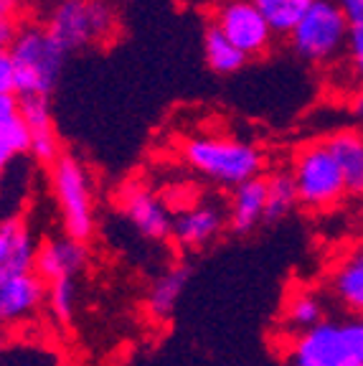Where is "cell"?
Returning <instances> with one entry per match:
<instances>
[{
  "mask_svg": "<svg viewBox=\"0 0 363 366\" xmlns=\"http://www.w3.org/2000/svg\"><path fill=\"white\" fill-rule=\"evenodd\" d=\"M284 366H363V315L323 318L292 333L282 351Z\"/></svg>",
  "mask_w": 363,
  "mask_h": 366,
  "instance_id": "cell-1",
  "label": "cell"
},
{
  "mask_svg": "<svg viewBox=\"0 0 363 366\" xmlns=\"http://www.w3.org/2000/svg\"><path fill=\"white\" fill-rule=\"evenodd\" d=\"M188 168L219 186H239L264 173L267 158L254 143L232 135H191L181 145Z\"/></svg>",
  "mask_w": 363,
  "mask_h": 366,
  "instance_id": "cell-2",
  "label": "cell"
},
{
  "mask_svg": "<svg viewBox=\"0 0 363 366\" xmlns=\"http://www.w3.org/2000/svg\"><path fill=\"white\" fill-rule=\"evenodd\" d=\"M44 26L71 54L107 46L119 31V16L112 0H49Z\"/></svg>",
  "mask_w": 363,
  "mask_h": 366,
  "instance_id": "cell-3",
  "label": "cell"
},
{
  "mask_svg": "<svg viewBox=\"0 0 363 366\" xmlns=\"http://www.w3.org/2000/svg\"><path fill=\"white\" fill-rule=\"evenodd\" d=\"M16 66V94L49 97L61 79L66 49L51 36L44 23H23L18 26L11 46H8Z\"/></svg>",
  "mask_w": 363,
  "mask_h": 366,
  "instance_id": "cell-4",
  "label": "cell"
},
{
  "mask_svg": "<svg viewBox=\"0 0 363 366\" xmlns=\"http://www.w3.org/2000/svg\"><path fill=\"white\" fill-rule=\"evenodd\" d=\"M351 23L335 0H315L305 16L287 34V44L297 59L312 66H333L346 56Z\"/></svg>",
  "mask_w": 363,
  "mask_h": 366,
  "instance_id": "cell-5",
  "label": "cell"
},
{
  "mask_svg": "<svg viewBox=\"0 0 363 366\" xmlns=\"http://www.w3.org/2000/svg\"><path fill=\"white\" fill-rule=\"evenodd\" d=\"M49 186L61 217L64 234L89 242L96 227L94 189L86 166L76 155L61 153L49 166Z\"/></svg>",
  "mask_w": 363,
  "mask_h": 366,
  "instance_id": "cell-6",
  "label": "cell"
},
{
  "mask_svg": "<svg viewBox=\"0 0 363 366\" xmlns=\"http://www.w3.org/2000/svg\"><path fill=\"white\" fill-rule=\"evenodd\" d=\"M289 173L295 178L300 206L312 212L333 209L343 196H348L343 171L330 153L325 137L300 145L289 160Z\"/></svg>",
  "mask_w": 363,
  "mask_h": 366,
  "instance_id": "cell-7",
  "label": "cell"
},
{
  "mask_svg": "<svg viewBox=\"0 0 363 366\" xmlns=\"http://www.w3.org/2000/svg\"><path fill=\"white\" fill-rule=\"evenodd\" d=\"M211 23L219 26L239 51L247 54V59H262L269 54L277 39L269 21L252 0H216Z\"/></svg>",
  "mask_w": 363,
  "mask_h": 366,
  "instance_id": "cell-8",
  "label": "cell"
},
{
  "mask_svg": "<svg viewBox=\"0 0 363 366\" xmlns=\"http://www.w3.org/2000/svg\"><path fill=\"white\" fill-rule=\"evenodd\" d=\"M119 209L127 217V222L140 232L145 239L165 242L171 239L173 214L163 204L160 196H155L145 183H127L119 191Z\"/></svg>",
  "mask_w": 363,
  "mask_h": 366,
  "instance_id": "cell-9",
  "label": "cell"
},
{
  "mask_svg": "<svg viewBox=\"0 0 363 366\" xmlns=\"http://www.w3.org/2000/svg\"><path fill=\"white\" fill-rule=\"evenodd\" d=\"M229 227L227 212L216 204H193L173 217L171 239L183 249H204Z\"/></svg>",
  "mask_w": 363,
  "mask_h": 366,
  "instance_id": "cell-10",
  "label": "cell"
},
{
  "mask_svg": "<svg viewBox=\"0 0 363 366\" xmlns=\"http://www.w3.org/2000/svg\"><path fill=\"white\" fill-rule=\"evenodd\" d=\"M46 303V280L36 269L0 280V326L31 318Z\"/></svg>",
  "mask_w": 363,
  "mask_h": 366,
  "instance_id": "cell-11",
  "label": "cell"
},
{
  "mask_svg": "<svg viewBox=\"0 0 363 366\" xmlns=\"http://www.w3.org/2000/svg\"><path fill=\"white\" fill-rule=\"evenodd\" d=\"M86 262H89L86 242L74 239L69 234H56L39 244L34 269L46 282H54L61 277H76L79 272H84Z\"/></svg>",
  "mask_w": 363,
  "mask_h": 366,
  "instance_id": "cell-12",
  "label": "cell"
},
{
  "mask_svg": "<svg viewBox=\"0 0 363 366\" xmlns=\"http://www.w3.org/2000/svg\"><path fill=\"white\" fill-rule=\"evenodd\" d=\"M18 99H21V114L31 137L29 153L34 155V160H39L41 166H51L54 160L61 155V140H59L56 127H54L51 102H49V97H41V94Z\"/></svg>",
  "mask_w": 363,
  "mask_h": 366,
  "instance_id": "cell-13",
  "label": "cell"
},
{
  "mask_svg": "<svg viewBox=\"0 0 363 366\" xmlns=\"http://www.w3.org/2000/svg\"><path fill=\"white\" fill-rule=\"evenodd\" d=\"M328 295L346 313L363 315V242L353 244L330 264Z\"/></svg>",
  "mask_w": 363,
  "mask_h": 366,
  "instance_id": "cell-14",
  "label": "cell"
},
{
  "mask_svg": "<svg viewBox=\"0 0 363 366\" xmlns=\"http://www.w3.org/2000/svg\"><path fill=\"white\" fill-rule=\"evenodd\" d=\"M39 242L21 217L0 219V280L36 267Z\"/></svg>",
  "mask_w": 363,
  "mask_h": 366,
  "instance_id": "cell-15",
  "label": "cell"
},
{
  "mask_svg": "<svg viewBox=\"0 0 363 366\" xmlns=\"http://www.w3.org/2000/svg\"><path fill=\"white\" fill-rule=\"evenodd\" d=\"M264 206H267V178H264V173L234 186L227 209L229 229L239 237L254 232L264 222Z\"/></svg>",
  "mask_w": 363,
  "mask_h": 366,
  "instance_id": "cell-16",
  "label": "cell"
},
{
  "mask_svg": "<svg viewBox=\"0 0 363 366\" xmlns=\"http://www.w3.org/2000/svg\"><path fill=\"white\" fill-rule=\"evenodd\" d=\"M31 148L29 127L23 122L18 94H0V186L11 163Z\"/></svg>",
  "mask_w": 363,
  "mask_h": 366,
  "instance_id": "cell-17",
  "label": "cell"
},
{
  "mask_svg": "<svg viewBox=\"0 0 363 366\" xmlns=\"http://www.w3.org/2000/svg\"><path fill=\"white\" fill-rule=\"evenodd\" d=\"M330 153L335 155L343 171L348 196H363V130L361 127H343L325 137Z\"/></svg>",
  "mask_w": 363,
  "mask_h": 366,
  "instance_id": "cell-18",
  "label": "cell"
},
{
  "mask_svg": "<svg viewBox=\"0 0 363 366\" xmlns=\"http://www.w3.org/2000/svg\"><path fill=\"white\" fill-rule=\"evenodd\" d=\"M188 280H191V267L188 264H171V267L160 272L150 285L145 295V310L153 320H168L178 308V300L186 292Z\"/></svg>",
  "mask_w": 363,
  "mask_h": 366,
  "instance_id": "cell-19",
  "label": "cell"
},
{
  "mask_svg": "<svg viewBox=\"0 0 363 366\" xmlns=\"http://www.w3.org/2000/svg\"><path fill=\"white\" fill-rule=\"evenodd\" d=\"M282 318H284V328H287L289 336L318 326L320 320L328 318V315H325L323 295H318L315 290H307V287H297V290H292L287 295Z\"/></svg>",
  "mask_w": 363,
  "mask_h": 366,
  "instance_id": "cell-20",
  "label": "cell"
},
{
  "mask_svg": "<svg viewBox=\"0 0 363 366\" xmlns=\"http://www.w3.org/2000/svg\"><path fill=\"white\" fill-rule=\"evenodd\" d=\"M204 59L209 64L211 71L216 74H237L239 69H244V64L249 61L244 51H239L237 46L222 34L219 26L209 23L204 31Z\"/></svg>",
  "mask_w": 363,
  "mask_h": 366,
  "instance_id": "cell-21",
  "label": "cell"
},
{
  "mask_svg": "<svg viewBox=\"0 0 363 366\" xmlns=\"http://www.w3.org/2000/svg\"><path fill=\"white\" fill-rule=\"evenodd\" d=\"M267 178V206H264V222L274 224L287 219L300 206L295 178L289 171H272Z\"/></svg>",
  "mask_w": 363,
  "mask_h": 366,
  "instance_id": "cell-22",
  "label": "cell"
},
{
  "mask_svg": "<svg viewBox=\"0 0 363 366\" xmlns=\"http://www.w3.org/2000/svg\"><path fill=\"white\" fill-rule=\"evenodd\" d=\"M277 36H287L315 0H252Z\"/></svg>",
  "mask_w": 363,
  "mask_h": 366,
  "instance_id": "cell-23",
  "label": "cell"
},
{
  "mask_svg": "<svg viewBox=\"0 0 363 366\" xmlns=\"http://www.w3.org/2000/svg\"><path fill=\"white\" fill-rule=\"evenodd\" d=\"M76 303H79V292H76L74 277H61V280L46 282V308L51 318L61 326H69L76 315Z\"/></svg>",
  "mask_w": 363,
  "mask_h": 366,
  "instance_id": "cell-24",
  "label": "cell"
},
{
  "mask_svg": "<svg viewBox=\"0 0 363 366\" xmlns=\"http://www.w3.org/2000/svg\"><path fill=\"white\" fill-rule=\"evenodd\" d=\"M343 64H346V74L351 79L353 89L363 86V26H351Z\"/></svg>",
  "mask_w": 363,
  "mask_h": 366,
  "instance_id": "cell-25",
  "label": "cell"
},
{
  "mask_svg": "<svg viewBox=\"0 0 363 366\" xmlns=\"http://www.w3.org/2000/svg\"><path fill=\"white\" fill-rule=\"evenodd\" d=\"M0 94H16V66L8 49H0Z\"/></svg>",
  "mask_w": 363,
  "mask_h": 366,
  "instance_id": "cell-26",
  "label": "cell"
},
{
  "mask_svg": "<svg viewBox=\"0 0 363 366\" xmlns=\"http://www.w3.org/2000/svg\"><path fill=\"white\" fill-rule=\"evenodd\" d=\"M351 26H363V0H335Z\"/></svg>",
  "mask_w": 363,
  "mask_h": 366,
  "instance_id": "cell-27",
  "label": "cell"
},
{
  "mask_svg": "<svg viewBox=\"0 0 363 366\" xmlns=\"http://www.w3.org/2000/svg\"><path fill=\"white\" fill-rule=\"evenodd\" d=\"M348 112L353 114V120L363 125V86H356L348 97Z\"/></svg>",
  "mask_w": 363,
  "mask_h": 366,
  "instance_id": "cell-28",
  "label": "cell"
},
{
  "mask_svg": "<svg viewBox=\"0 0 363 366\" xmlns=\"http://www.w3.org/2000/svg\"><path fill=\"white\" fill-rule=\"evenodd\" d=\"M16 31H18V26L13 18H0V49H8V46H11Z\"/></svg>",
  "mask_w": 363,
  "mask_h": 366,
  "instance_id": "cell-29",
  "label": "cell"
},
{
  "mask_svg": "<svg viewBox=\"0 0 363 366\" xmlns=\"http://www.w3.org/2000/svg\"><path fill=\"white\" fill-rule=\"evenodd\" d=\"M23 11V0H0V18H13Z\"/></svg>",
  "mask_w": 363,
  "mask_h": 366,
  "instance_id": "cell-30",
  "label": "cell"
}]
</instances>
